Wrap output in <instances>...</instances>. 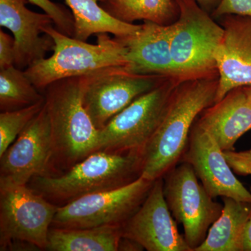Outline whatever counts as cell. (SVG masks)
<instances>
[{
  "instance_id": "1",
  "label": "cell",
  "mask_w": 251,
  "mask_h": 251,
  "mask_svg": "<svg viewBox=\"0 0 251 251\" xmlns=\"http://www.w3.org/2000/svg\"><path fill=\"white\" fill-rule=\"evenodd\" d=\"M218 85L219 75L176 85L159 126L141 153V176L155 181L179 163L193 124L204 109L215 103Z\"/></svg>"
},
{
  "instance_id": "2",
  "label": "cell",
  "mask_w": 251,
  "mask_h": 251,
  "mask_svg": "<svg viewBox=\"0 0 251 251\" xmlns=\"http://www.w3.org/2000/svg\"><path fill=\"white\" fill-rule=\"evenodd\" d=\"M141 175L140 153L97 151L61 174L36 176L27 185L62 206L88 195L123 187Z\"/></svg>"
},
{
  "instance_id": "3",
  "label": "cell",
  "mask_w": 251,
  "mask_h": 251,
  "mask_svg": "<svg viewBox=\"0 0 251 251\" xmlns=\"http://www.w3.org/2000/svg\"><path fill=\"white\" fill-rule=\"evenodd\" d=\"M85 77L55 81L44 90L53 148L52 175L68 171L95 151L99 130L82 104Z\"/></svg>"
},
{
  "instance_id": "4",
  "label": "cell",
  "mask_w": 251,
  "mask_h": 251,
  "mask_svg": "<svg viewBox=\"0 0 251 251\" xmlns=\"http://www.w3.org/2000/svg\"><path fill=\"white\" fill-rule=\"evenodd\" d=\"M44 33L54 41L53 54L36 61L25 70L40 92L62 79L86 76L108 68L129 67L126 48L108 33L97 34L96 44L65 35L52 25L46 28Z\"/></svg>"
},
{
  "instance_id": "5",
  "label": "cell",
  "mask_w": 251,
  "mask_h": 251,
  "mask_svg": "<svg viewBox=\"0 0 251 251\" xmlns=\"http://www.w3.org/2000/svg\"><path fill=\"white\" fill-rule=\"evenodd\" d=\"M179 15L171 25V48L176 80L219 75L216 57L224 29L195 0H176Z\"/></svg>"
},
{
  "instance_id": "6",
  "label": "cell",
  "mask_w": 251,
  "mask_h": 251,
  "mask_svg": "<svg viewBox=\"0 0 251 251\" xmlns=\"http://www.w3.org/2000/svg\"><path fill=\"white\" fill-rule=\"evenodd\" d=\"M178 83L167 79L135 99L99 130L95 151L141 155L159 126Z\"/></svg>"
},
{
  "instance_id": "7",
  "label": "cell",
  "mask_w": 251,
  "mask_h": 251,
  "mask_svg": "<svg viewBox=\"0 0 251 251\" xmlns=\"http://www.w3.org/2000/svg\"><path fill=\"white\" fill-rule=\"evenodd\" d=\"M163 179V194L175 221L184 226V238L192 251L205 240L224 204L209 196L191 165L179 162Z\"/></svg>"
},
{
  "instance_id": "8",
  "label": "cell",
  "mask_w": 251,
  "mask_h": 251,
  "mask_svg": "<svg viewBox=\"0 0 251 251\" xmlns=\"http://www.w3.org/2000/svg\"><path fill=\"white\" fill-rule=\"evenodd\" d=\"M154 181L140 176L123 187L94 193L58 206L51 227L77 229L121 227L138 210Z\"/></svg>"
},
{
  "instance_id": "9",
  "label": "cell",
  "mask_w": 251,
  "mask_h": 251,
  "mask_svg": "<svg viewBox=\"0 0 251 251\" xmlns=\"http://www.w3.org/2000/svg\"><path fill=\"white\" fill-rule=\"evenodd\" d=\"M57 208L28 185H0V251L14 241L46 250Z\"/></svg>"
},
{
  "instance_id": "10",
  "label": "cell",
  "mask_w": 251,
  "mask_h": 251,
  "mask_svg": "<svg viewBox=\"0 0 251 251\" xmlns=\"http://www.w3.org/2000/svg\"><path fill=\"white\" fill-rule=\"evenodd\" d=\"M167 79L134 74L125 67L108 68L86 75L82 104L96 128L100 130L135 99Z\"/></svg>"
},
{
  "instance_id": "11",
  "label": "cell",
  "mask_w": 251,
  "mask_h": 251,
  "mask_svg": "<svg viewBox=\"0 0 251 251\" xmlns=\"http://www.w3.org/2000/svg\"><path fill=\"white\" fill-rule=\"evenodd\" d=\"M52 134L44 108L0 156V185H27L36 176L52 175Z\"/></svg>"
},
{
  "instance_id": "12",
  "label": "cell",
  "mask_w": 251,
  "mask_h": 251,
  "mask_svg": "<svg viewBox=\"0 0 251 251\" xmlns=\"http://www.w3.org/2000/svg\"><path fill=\"white\" fill-rule=\"evenodd\" d=\"M179 162L191 165L211 198L251 203V192L234 176L219 144L195 121Z\"/></svg>"
},
{
  "instance_id": "13",
  "label": "cell",
  "mask_w": 251,
  "mask_h": 251,
  "mask_svg": "<svg viewBox=\"0 0 251 251\" xmlns=\"http://www.w3.org/2000/svg\"><path fill=\"white\" fill-rule=\"evenodd\" d=\"M122 237L139 243L148 251H192L179 233L163 194V179L153 182L138 210L121 227Z\"/></svg>"
},
{
  "instance_id": "14",
  "label": "cell",
  "mask_w": 251,
  "mask_h": 251,
  "mask_svg": "<svg viewBox=\"0 0 251 251\" xmlns=\"http://www.w3.org/2000/svg\"><path fill=\"white\" fill-rule=\"evenodd\" d=\"M27 0H0V25L12 32L14 39V66L25 70L33 63L45 58L53 50L54 41L45 34L54 24L52 18L28 9Z\"/></svg>"
},
{
  "instance_id": "15",
  "label": "cell",
  "mask_w": 251,
  "mask_h": 251,
  "mask_svg": "<svg viewBox=\"0 0 251 251\" xmlns=\"http://www.w3.org/2000/svg\"><path fill=\"white\" fill-rule=\"evenodd\" d=\"M219 20L224 34L216 57L219 85L215 103L229 91L251 85V17L226 15Z\"/></svg>"
},
{
  "instance_id": "16",
  "label": "cell",
  "mask_w": 251,
  "mask_h": 251,
  "mask_svg": "<svg viewBox=\"0 0 251 251\" xmlns=\"http://www.w3.org/2000/svg\"><path fill=\"white\" fill-rule=\"evenodd\" d=\"M116 38L126 48L129 72L177 82L171 54V25L145 21L134 34Z\"/></svg>"
},
{
  "instance_id": "17",
  "label": "cell",
  "mask_w": 251,
  "mask_h": 251,
  "mask_svg": "<svg viewBox=\"0 0 251 251\" xmlns=\"http://www.w3.org/2000/svg\"><path fill=\"white\" fill-rule=\"evenodd\" d=\"M196 122L223 151L234 150L237 140L251 130V104L243 87L229 91L221 100L204 109Z\"/></svg>"
},
{
  "instance_id": "18",
  "label": "cell",
  "mask_w": 251,
  "mask_h": 251,
  "mask_svg": "<svg viewBox=\"0 0 251 251\" xmlns=\"http://www.w3.org/2000/svg\"><path fill=\"white\" fill-rule=\"evenodd\" d=\"M222 198V212L196 251H243L244 229L251 218V203Z\"/></svg>"
},
{
  "instance_id": "19",
  "label": "cell",
  "mask_w": 251,
  "mask_h": 251,
  "mask_svg": "<svg viewBox=\"0 0 251 251\" xmlns=\"http://www.w3.org/2000/svg\"><path fill=\"white\" fill-rule=\"evenodd\" d=\"M70 8L75 30L74 37L86 41L91 36L108 33L121 38L134 34L141 25L119 21L107 13L99 4V0H65Z\"/></svg>"
},
{
  "instance_id": "20",
  "label": "cell",
  "mask_w": 251,
  "mask_h": 251,
  "mask_svg": "<svg viewBox=\"0 0 251 251\" xmlns=\"http://www.w3.org/2000/svg\"><path fill=\"white\" fill-rule=\"evenodd\" d=\"M120 227L50 228L46 250L51 251H118Z\"/></svg>"
},
{
  "instance_id": "21",
  "label": "cell",
  "mask_w": 251,
  "mask_h": 251,
  "mask_svg": "<svg viewBox=\"0 0 251 251\" xmlns=\"http://www.w3.org/2000/svg\"><path fill=\"white\" fill-rule=\"evenodd\" d=\"M99 4L112 17L131 24L143 21L171 25L179 15L176 0H99Z\"/></svg>"
},
{
  "instance_id": "22",
  "label": "cell",
  "mask_w": 251,
  "mask_h": 251,
  "mask_svg": "<svg viewBox=\"0 0 251 251\" xmlns=\"http://www.w3.org/2000/svg\"><path fill=\"white\" fill-rule=\"evenodd\" d=\"M24 70L13 67L0 70V110L12 111L45 100Z\"/></svg>"
},
{
  "instance_id": "23",
  "label": "cell",
  "mask_w": 251,
  "mask_h": 251,
  "mask_svg": "<svg viewBox=\"0 0 251 251\" xmlns=\"http://www.w3.org/2000/svg\"><path fill=\"white\" fill-rule=\"evenodd\" d=\"M45 100L19 110L0 113V156L44 108Z\"/></svg>"
},
{
  "instance_id": "24",
  "label": "cell",
  "mask_w": 251,
  "mask_h": 251,
  "mask_svg": "<svg viewBox=\"0 0 251 251\" xmlns=\"http://www.w3.org/2000/svg\"><path fill=\"white\" fill-rule=\"evenodd\" d=\"M49 15L53 21L56 29L65 35L74 37L75 23L72 11L62 4L54 3L50 0H27Z\"/></svg>"
},
{
  "instance_id": "25",
  "label": "cell",
  "mask_w": 251,
  "mask_h": 251,
  "mask_svg": "<svg viewBox=\"0 0 251 251\" xmlns=\"http://www.w3.org/2000/svg\"><path fill=\"white\" fill-rule=\"evenodd\" d=\"M226 15L251 17V0H221L211 16L216 20Z\"/></svg>"
},
{
  "instance_id": "26",
  "label": "cell",
  "mask_w": 251,
  "mask_h": 251,
  "mask_svg": "<svg viewBox=\"0 0 251 251\" xmlns=\"http://www.w3.org/2000/svg\"><path fill=\"white\" fill-rule=\"evenodd\" d=\"M225 158L234 174L251 175V149L242 151H224Z\"/></svg>"
},
{
  "instance_id": "27",
  "label": "cell",
  "mask_w": 251,
  "mask_h": 251,
  "mask_svg": "<svg viewBox=\"0 0 251 251\" xmlns=\"http://www.w3.org/2000/svg\"><path fill=\"white\" fill-rule=\"evenodd\" d=\"M14 39L0 30V70L14 66Z\"/></svg>"
},
{
  "instance_id": "28",
  "label": "cell",
  "mask_w": 251,
  "mask_h": 251,
  "mask_svg": "<svg viewBox=\"0 0 251 251\" xmlns=\"http://www.w3.org/2000/svg\"><path fill=\"white\" fill-rule=\"evenodd\" d=\"M145 250L139 243L129 238L122 237L119 242L118 251H141Z\"/></svg>"
},
{
  "instance_id": "29",
  "label": "cell",
  "mask_w": 251,
  "mask_h": 251,
  "mask_svg": "<svg viewBox=\"0 0 251 251\" xmlns=\"http://www.w3.org/2000/svg\"><path fill=\"white\" fill-rule=\"evenodd\" d=\"M202 9L209 14H212L219 6L221 0H195Z\"/></svg>"
},
{
  "instance_id": "30",
  "label": "cell",
  "mask_w": 251,
  "mask_h": 251,
  "mask_svg": "<svg viewBox=\"0 0 251 251\" xmlns=\"http://www.w3.org/2000/svg\"><path fill=\"white\" fill-rule=\"evenodd\" d=\"M243 251H251V218L248 221L244 237H243Z\"/></svg>"
},
{
  "instance_id": "31",
  "label": "cell",
  "mask_w": 251,
  "mask_h": 251,
  "mask_svg": "<svg viewBox=\"0 0 251 251\" xmlns=\"http://www.w3.org/2000/svg\"><path fill=\"white\" fill-rule=\"evenodd\" d=\"M243 90H244V93L247 96L248 100L251 104V85L243 87Z\"/></svg>"
}]
</instances>
